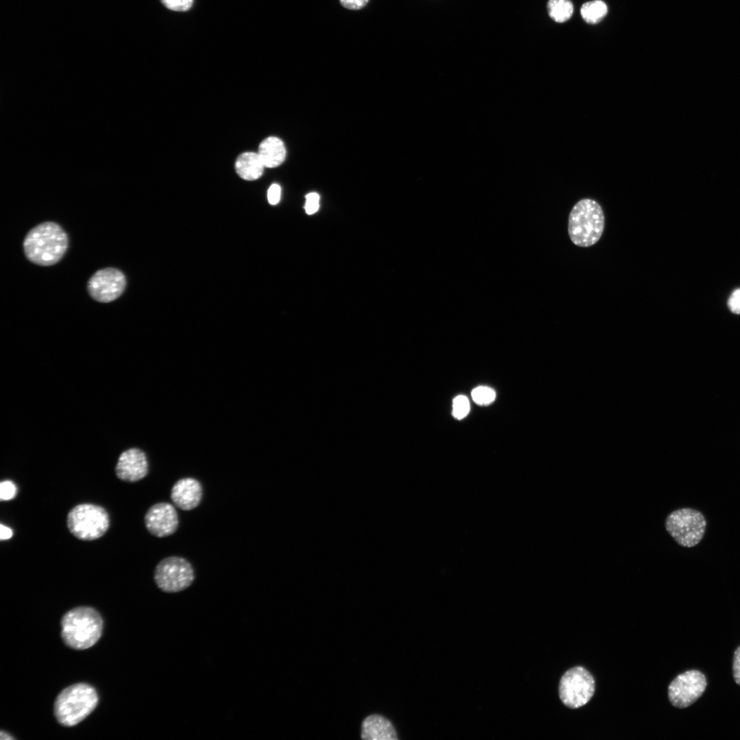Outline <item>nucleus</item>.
Segmentation results:
<instances>
[{"label":"nucleus","mask_w":740,"mask_h":740,"mask_svg":"<svg viewBox=\"0 0 740 740\" xmlns=\"http://www.w3.org/2000/svg\"><path fill=\"white\" fill-rule=\"evenodd\" d=\"M26 258L35 264L49 267L58 263L65 255L69 237L57 223L45 221L32 228L23 241Z\"/></svg>","instance_id":"obj_1"},{"label":"nucleus","mask_w":740,"mask_h":740,"mask_svg":"<svg viewBox=\"0 0 740 740\" xmlns=\"http://www.w3.org/2000/svg\"><path fill=\"white\" fill-rule=\"evenodd\" d=\"M61 635L64 643L75 650H85L100 639L103 620L95 608L79 606L66 613L61 619Z\"/></svg>","instance_id":"obj_2"},{"label":"nucleus","mask_w":740,"mask_h":740,"mask_svg":"<svg viewBox=\"0 0 740 740\" xmlns=\"http://www.w3.org/2000/svg\"><path fill=\"white\" fill-rule=\"evenodd\" d=\"M604 227V216L600 204L591 199L576 204L568 219V234L571 241L579 247L595 245Z\"/></svg>","instance_id":"obj_3"},{"label":"nucleus","mask_w":740,"mask_h":740,"mask_svg":"<svg viewBox=\"0 0 740 740\" xmlns=\"http://www.w3.org/2000/svg\"><path fill=\"white\" fill-rule=\"evenodd\" d=\"M99 700L95 689L86 683H77L63 689L54 703V715L64 726H73L84 719Z\"/></svg>","instance_id":"obj_4"},{"label":"nucleus","mask_w":740,"mask_h":740,"mask_svg":"<svg viewBox=\"0 0 740 740\" xmlns=\"http://www.w3.org/2000/svg\"><path fill=\"white\" fill-rule=\"evenodd\" d=\"M106 510L97 504L84 503L73 507L67 514V528L75 538L93 541L106 534L110 527Z\"/></svg>","instance_id":"obj_5"},{"label":"nucleus","mask_w":740,"mask_h":740,"mask_svg":"<svg viewBox=\"0 0 740 740\" xmlns=\"http://www.w3.org/2000/svg\"><path fill=\"white\" fill-rule=\"evenodd\" d=\"M707 522L699 510L682 508L672 511L667 517L665 529L680 546L692 547L702 540Z\"/></svg>","instance_id":"obj_6"},{"label":"nucleus","mask_w":740,"mask_h":740,"mask_svg":"<svg viewBox=\"0 0 740 740\" xmlns=\"http://www.w3.org/2000/svg\"><path fill=\"white\" fill-rule=\"evenodd\" d=\"M595 687L591 673L582 667H574L562 676L558 687L559 697L567 707L578 708L591 699Z\"/></svg>","instance_id":"obj_7"},{"label":"nucleus","mask_w":740,"mask_h":740,"mask_svg":"<svg viewBox=\"0 0 740 740\" xmlns=\"http://www.w3.org/2000/svg\"><path fill=\"white\" fill-rule=\"evenodd\" d=\"M153 578L157 587L164 592L177 593L189 587L195 580L192 565L184 558L169 556L156 565Z\"/></svg>","instance_id":"obj_8"},{"label":"nucleus","mask_w":740,"mask_h":740,"mask_svg":"<svg viewBox=\"0 0 740 740\" xmlns=\"http://www.w3.org/2000/svg\"><path fill=\"white\" fill-rule=\"evenodd\" d=\"M707 686L705 675L697 669L686 671L678 675L668 687V698L677 708L691 706L704 693Z\"/></svg>","instance_id":"obj_9"},{"label":"nucleus","mask_w":740,"mask_h":740,"mask_svg":"<svg viewBox=\"0 0 740 740\" xmlns=\"http://www.w3.org/2000/svg\"><path fill=\"white\" fill-rule=\"evenodd\" d=\"M126 277L119 269L107 267L97 271L89 278L87 290L92 299L100 303H109L124 293Z\"/></svg>","instance_id":"obj_10"},{"label":"nucleus","mask_w":740,"mask_h":740,"mask_svg":"<svg viewBox=\"0 0 740 740\" xmlns=\"http://www.w3.org/2000/svg\"><path fill=\"white\" fill-rule=\"evenodd\" d=\"M148 532L157 537H165L175 533L179 525L177 513L175 507L168 502H159L152 505L144 517Z\"/></svg>","instance_id":"obj_11"},{"label":"nucleus","mask_w":740,"mask_h":740,"mask_svg":"<svg viewBox=\"0 0 740 740\" xmlns=\"http://www.w3.org/2000/svg\"><path fill=\"white\" fill-rule=\"evenodd\" d=\"M149 464L145 453L138 448H130L119 456L115 473L119 479L124 482H135L144 478L148 473Z\"/></svg>","instance_id":"obj_12"},{"label":"nucleus","mask_w":740,"mask_h":740,"mask_svg":"<svg viewBox=\"0 0 740 740\" xmlns=\"http://www.w3.org/2000/svg\"><path fill=\"white\" fill-rule=\"evenodd\" d=\"M203 495L202 486L193 478H184L177 480L171 491L173 504L183 510H190L201 502Z\"/></svg>","instance_id":"obj_13"},{"label":"nucleus","mask_w":740,"mask_h":740,"mask_svg":"<svg viewBox=\"0 0 740 740\" xmlns=\"http://www.w3.org/2000/svg\"><path fill=\"white\" fill-rule=\"evenodd\" d=\"M361 738L370 740H397V732L391 722L386 717L373 714L362 722Z\"/></svg>","instance_id":"obj_14"},{"label":"nucleus","mask_w":740,"mask_h":740,"mask_svg":"<svg viewBox=\"0 0 740 740\" xmlns=\"http://www.w3.org/2000/svg\"><path fill=\"white\" fill-rule=\"evenodd\" d=\"M258 153L265 167L275 168L284 161L286 151L281 139L269 136L260 143Z\"/></svg>","instance_id":"obj_15"},{"label":"nucleus","mask_w":740,"mask_h":740,"mask_svg":"<svg viewBox=\"0 0 740 740\" xmlns=\"http://www.w3.org/2000/svg\"><path fill=\"white\" fill-rule=\"evenodd\" d=\"M265 166L258 153L247 151L238 156L235 162V170L243 180L254 181L260 178Z\"/></svg>","instance_id":"obj_16"},{"label":"nucleus","mask_w":740,"mask_h":740,"mask_svg":"<svg viewBox=\"0 0 740 740\" xmlns=\"http://www.w3.org/2000/svg\"><path fill=\"white\" fill-rule=\"evenodd\" d=\"M608 12L606 4L601 0H593L584 3L580 9V14L585 22L595 24L603 19Z\"/></svg>","instance_id":"obj_17"},{"label":"nucleus","mask_w":740,"mask_h":740,"mask_svg":"<svg viewBox=\"0 0 740 740\" xmlns=\"http://www.w3.org/2000/svg\"><path fill=\"white\" fill-rule=\"evenodd\" d=\"M547 7L550 16L557 23L569 20L574 11L570 0H549Z\"/></svg>","instance_id":"obj_18"},{"label":"nucleus","mask_w":740,"mask_h":740,"mask_svg":"<svg viewBox=\"0 0 740 740\" xmlns=\"http://www.w3.org/2000/svg\"><path fill=\"white\" fill-rule=\"evenodd\" d=\"M473 401L479 405H488L495 397V391L487 386H478L471 391Z\"/></svg>","instance_id":"obj_19"},{"label":"nucleus","mask_w":740,"mask_h":740,"mask_svg":"<svg viewBox=\"0 0 740 740\" xmlns=\"http://www.w3.org/2000/svg\"><path fill=\"white\" fill-rule=\"evenodd\" d=\"M469 402L466 396L458 395L453 401V415L458 419L465 417L469 411Z\"/></svg>","instance_id":"obj_20"},{"label":"nucleus","mask_w":740,"mask_h":740,"mask_svg":"<svg viewBox=\"0 0 740 740\" xmlns=\"http://www.w3.org/2000/svg\"><path fill=\"white\" fill-rule=\"evenodd\" d=\"M17 493L16 484L11 480H4L0 484L1 501H8L15 497Z\"/></svg>","instance_id":"obj_21"},{"label":"nucleus","mask_w":740,"mask_h":740,"mask_svg":"<svg viewBox=\"0 0 740 740\" xmlns=\"http://www.w3.org/2000/svg\"><path fill=\"white\" fill-rule=\"evenodd\" d=\"M163 5L173 11L184 12L189 10L193 0H160Z\"/></svg>","instance_id":"obj_22"},{"label":"nucleus","mask_w":740,"mask_h":740,"mask_svg":"<svg viewBox=\"0 0 740 740\" xmlns=\"http://www.w3.org/2000/svg\"><path fill=\"white\" fill-rule=\"evenodd\" d=\"M319 208V195L316 193H308L306 196V203L304 206L306 213L312 214L318 210Z\"/></svg>","instance_id":"obj_23"},{"label":"nucleus","mask_w":740,"mask_h":740,"mask_svg":"<svg viewBox=\"0 0 740 740\" xmlns=\"http://www.w3.org/2000/svg\"><path fill=\"white\" fill-rule=\"evenodd\" d=\"M732 674L735 682L740 685V645L734 652L732 661Z\"/></svg>","instance_id":"obj_24"},{"label":"nucleus","mask_w":740,"mask_h":740,"mask_svg":"<svg viewBox=\"0 0 740 740\" xmlns=\"http://www.w3.org/2000/svg\"><path fill=\"white\" fill-rule=\"evenodd\" d=\"M728 308L735 314H740V288L735 290L728 299Z\"/></svg>","instance_id":"obj_25"},{"label":"nucleus","mask_w":740,"mask_h":740,"mask_svg":"<svg viewBox=\"0 0 740 740\" xmlns=\"http://www.w3.org/2000/svg\"><path fill=\"white\" fill-rule=\"evenodd\" d=\"M281 197V188L277 184H273L269 188L267 192L268 201L271 205L277 204L280 199Z\"/></svg>","instance_id":"obj_26"},{"label":"nucleus","mask_w":740,"mask_h":740,"mask_svg":"<svg viewBox=\"0 0 740 740\" xmlns=\"http://www.w3.org/2000/svg\"><path fill=\"white\" fill-rule=\"evenodd\" d=\"M339 1L345 8L359 10L365 6L369 0H339Z\"/></svg>","instance_id":"obj_27"},{"label":"nucleus","mask_w":740,"mask_h":740,"mask_svg":"<svg viewBox=\"0 0 740 740\" xmlns=\"http://www.w3.org/2000/svg\"><path fill=\"white\" fill-rule=\"evenodd\" d=\"M12 530L3 524L0 525V539L1 540H8L12 536Z\"/></svg>","instance_id":"obj_28"},{"label":"nucleus","mask_w":740,"mask_h":740,"mask_svg":"<svg viewBox=\"0 0 740 740\" xmlns=\"http://www.w3.org/2000/svg\"><path fill=\"white\" fill-rule=\"evenodd\" d=\"M0 739L1 740H5V739L8 740V739H14V737H12L11 735H10V734L7 733L6 732H4V731L2 730V731H1V733H0Z\"/></svg>","instance_id":"obj_29"}]
</instances>
